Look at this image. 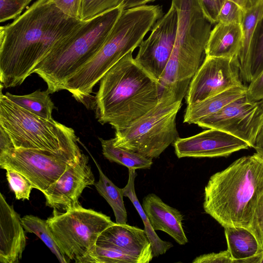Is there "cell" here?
I'll return each instance as SVG.
<instances>
[{
	"label": "cell",
	"instance_id": "cell-1",
	"mask_svg": "<svg viewBox=\"0 0 263 263\" xmlns=\"http://www.w3.org/2000/svg\"><path fill=\"white\" fill-rule=\"evenodd\" d=\"M83 21L69 17L51 0H37L0 28V81L3 88L21 85L58 42Z\"/></svg>",
	"mask_w": 263,
	"mask_h": 263
},
{
	"label": "cell",
	"instance_id": "cell-2",
	"mask_svg": "<svg viewBox=\"0 0 263 263\" xmlns=\"http://www.w3.org/2000/svg\"><path fill=\"white\" fill-rule=\"evenodd\" d=\"M161 91L160 82L136 62L130 52L100 81L93 103L96 118L116 130L125 128L158 104Z\"/></svg>",
	"mask_w": 263,
	"mask_h": 263
},
{
	"label": "cell",
	"instance_id": "cell-3",
	"mask_svg": "<svg viewBox=\"0 0 263 263\" xmlns=\"http://www.w3.org/2000/svg\"><path fill=\"white\" fill-rule=\"evenodd\" d=\"M263 194V157H241L211 176L204 187L203 209L223 228L248 229Z\"/></svg>",
	"mask_w": 263,
	"mask_h": 263
},
{
	"label": "cell",
	"instance_id": "cell-4",
	"mask_svg": "<svg viewBox=\"0 0 263 263\" xmlns=\"http://www.w3.org/2000/svg\"><path fill=\"white\" fill-rule=\"evenodd\" d=\"M162 14L158 5L123 10L102 47L67 79L64 90L77 101L88 105L94 86L115 64L139 46Z\"/></svg>",
	"mask_w": 263,
	"mask_h": 263
},
{
	"label": "cell",
	"instance_id": "cell-5",
	"mask_svg": "<svg viewBox=\"0 0 263 263\" xmlns=\"http://www.w3.org/2000/svg\"><path fill=\"white\" fill-rule=\"evenodd\" d=\"M123 10L118 6L83 21L52 47L34 70L50 93L64 90L67 79L100 49Z\"/></svg>",
	"mask_w": 263,
	"mask_h": 263
},
{
	"label": "cell",
	"instance_id": "cell-6",
	"mask_svg": "<svg viewBox=\"0 0 263 263\" xmlns=\"http://www.w3.org/2000/svg\"><path fill=\"white\" fill-rule=\"evenodd\" d=\"M191 80L162 87L158 104L128 127L116 130L115 146L148 159L158 158L179 138L176 119Z\"/></svg>",
	"mask_w": 263,
	"mask_h": 263
},
{
	"label": "cell",
	"instance_id": "cell-7",
	"mask_svg": "<svg viewBox=\"0 0 263 263\" xmlns=\"http://www.w3.org/2000/svg\"><path fill=\"white\" fill-rule=\"evenodd\" d=\"M0 88V128L8 136L12 148L51 152L81 150L72 128L24 109L2 93L3 87Z\"/></svg>",
	"mask_w": 263,
	"mask_h": 263
},
{
	"label": "cell",
	"instance_id": "cell-8",
	"mask_svg": "<svg viewBox=\"0 0 263 263\" xmlns=\"http://www.w3.org/2000/svg\"><path fill=\"white\" fill-rule=\"evenodd\" d=\"M178 13V27L170 59L159 82L162 87L191 80L200 63L212 24L199 0H172Z\"/></svg>",
	"mask_w": 263,
	"mask_h": 263
},
{
	"label": "cell",
	"instance_id": "cell-9",
	"mask_svg": "<svg viewBox=\"0 0 263 263\" xmlns=\"http://www.w3.org/2000/svg\"><path fill=\"white\" fill-rule=\"evenodd\" d=\"M47 221L61 252L76 263L96 245L101 233L115 223L109 216L80 204L64 213L54 209Z\"/></svg>",
	"mask_w": 263,
	"mask_h": 263
},
{
	"label": "cell",
	"instance_id": "cell-10",
	"mask_svg": "<svg viewBox=\"0 0 263 263\" xmlns=\"http://www.w3.org/2000/svg\"><path fill=\"white\" fill-rule=\"evenodd\" d=\"M83 154L81 150L51 152L12 148L0 152V167L18 172L31 182L34 189L43 192Z\"/></svg>",
	"mask_w": 263,
	"mask_h": 263
},
{
	"label": "cell",
	"instance_id": "cell-11",
	"mask_svg": "<svg viewBox=\"0 0 263 263\" xmlns=\"http://www.w3.org/2000/svg\"><path fill=\"white\" fill-rule=\"evenodd\" d=\"M196 124L202 128L226 132L254 147L263 124V100L250 101L245 95L202 118Z\"/></svg>",
	"mask_w": 263,
	"mask_h": 263
},
{
	"label": "cell",
	"instance_id": "cell-12",
	"mask_svg": "<svg viewBox=\"0 0 263 263\" xmlns=\"http://www.w3.org/2000/svg\"><path fill=\"white\" fill-rule=\"evenodd\" d=\"M238 58L206 57L191 79L187 105L203 101L229 88L244 85Z\"/></svg>",
	"mask_w": 263,
	"mask_h": 263
},
{
	"label": "cell",
	"instance_id": "cell-13",
	"mask_svg": "<svg viewBox=\"0 0 263 263\" xmlns=\"http://www.w3.org/2000/svg\"><path fill=\"white\" fill-rule=\"evenodd\" d=\"M178 13L173 3L154 24L149 36L139 45L136 62L158 81L168 64L174 46Z\"/></svg>",
	"mask_w": 263,
	"mask_h": 263
},
{
	"label": "cell",
	"instance_id": "cell-14",
	"mask_svg": "<svg viewBox=\"0 0 263 263\" xmlns=\"http://www.w3.org/2000/svg\"><path fill=\"white\" fill-rule=\"evenodd\" d=\"M84 153L61 177L42 193L46 205L65 211L79 204V198L85 188L94 185L95 179Z\"/></svg>",
	"mask_w": 263,
	"mask_h": 263
},
{
	"label": "cell",
	"instance_id": "cell-15",
	"mask_svg": "<svg viewBox=\"0 0 263 263\" xmlns=\"http://www.w3.org/2000/svg\"><path fill=\"white\" fill-rule=\"evenodd\" d=\"M187 138H178L174 143L178 158L227 157L250 147L245 141L221 130L208 128Z\"/></svg>",
	"mask_w": 263,
	"mask_h": 263
},
{
	"label": "cell",
	"instance_id": "cell-16",
	"mask_svg": "<svg viewBox=\"0 0 263 263\" xmlns=\"http://www.w3.org/2000/svg\"><path fill=\"white\" fill-rule=\"evenodd\" d=\"M96 245L115 249L136 259L138 263H148L154 257L145 230L127 223L115 222L108 227L101 233Z\"/></svg>",
	"mask_w": 263,
	"mask_h": 263
},
{
	"label": "cell",
	"instance_id": "cell-17",
	"mask_svg": "<svg viewBox=\"0 0 263 263\" xmlns=\"http://www.w3.org/2000/svg\"><path fill=\"white\" fill-rule=\"evenodd\" d=\"M18 214L0 194V262L18 263L25 249L26 237Z\"/></svg>",
	"mask_w": 263,
	"mask_h": 263
},
{
	"label": "cell",
	"instance_id": "cell-18",
	"mask_svg": "<svg viewBox=\"0 0 263 263\" xmlns=\"http://www.w3.org/2000/svg\"><path fill=\"white\" fill-rule=\"evenodd\" d=\"M142 206L155 231L166 233L180 245L188 242L182 226L183 215L179 210L164 203L154 193L143 198Z\"/></svg>",
	"mask_w": 263,
	"mask_h": 263
},
{
	"label": "cell",
	"instance_id": "cell-19",
	"mask_svg": "<svg viewBox=\"0 0 263 263\" xmlns=\"http://www.w3.org/2000/svg\"><path fill=\"white\" fill-rule=\"evenodd\" d=\"M242 41L241 25L218 22L210 32L205 49V57L238 58Z\"/></svg>",
	"mask_w": 263,
	"mask_h": 263
},
{
	"label": "cell",
	"instance_id": "cell-20",
	"mask_svg": "<svg viewBox=\"0 0 263 263\" xmlns=\"http://www.w3.org/2000/svg\"><path fill=\"white\" fill-rule=\"evenodd\" d=\"M247 89L245 85L234 87L199 102L187 105L183 122L197 124L202 118L218 111L229 103L246 95Z\"/></svg>",
	"mask_w": 263,
	"mask_h": 263
},
{
	"label": "cell",
	"instance_id": "cell-21",
	"mask_svg": "<svg viewBox=\"0 0 263 263\" xmlns=\"http://www.w3.org/2000/svg\"><path fill=\"white\" fill-rule=\"evenodd\" d=\"M228 250L233 263L263 251L254 234L247 228L240 227L224 228Z\"/></svg>",
	"mask_w": 263,
	"mask_h": 263
},
{
	"label": "cell",
	"instance_id": "cell-22",
	"mask_svg": "<svg viewBox=\"0 0 263 263\" xmlns=\"http://www.w3.org/2000/svg\"><path fill=\"white\" fill-rule=\"evenodd\" d=\"M137 176L136 170L128 169V178L126 185L122 188L124 196L129 199L139 213L144 226V230L151 243L154 257H158L165 254L173 247V244L168 241L162 240L157 235L153 229L151 223L140 204L135 189V180Z\"/></svg>",
	"mask_w": 263,
	"mask_h": 263
},
{
	"label": "cell",
	"instance_id": "cell-23",
	"mask_svg": "<svg viewBox=\"0 0 263 263\" xmlns=\"http://www.w3.org/2000/svg\"><path fill=\"white\" fill-rule=\"evenodd\" d=\"M93 159L99 174V179L94 184L97 191L112 208L116 223L126 224L127 215L124 203L122 189L117 187L104 174L100 165L93 158Z\"/></svg>",
	"mask_w": 263,
	"mask_h": 263
},
{
	"label": "cell",
	"instance_id": "cell-24",
	"mask_svg": "<svg viewBox=\"0 0 263 263\" xmlns=\"http://www.w3.org/2000/svg\"><path fill=\"white\" fill-rule=\"evenodd\" d=\"M102 154L110 162H116L127 167L128 169H149L153 161L136 152L115 146L113 138H100Z\"/></svg>",
	"mask_w": 263,
	"mask_h": 263
},
{
	"label": "cell",
	"instance_id": "cell-25",
	"mask_svg": "<svg viewBox=\"0 0 263 263\" xmlns=\"http://www.w3.org/2000/svg\"><path fill=\"white\" fill-rule=\"evenodd\" d=\"M47 89H40L24 95H15L6 92L5 95L12 102L30 112L45 119L52 118L54 105Z\"/></svg>",
	"mask_w": 263,
	"mask_h": 263
},
{
	"label": "cell",
	"instance_id": "cell-26",
	"mask_svg": "<svg viewBox=\"0 0 263 263\" xmlns=\"http://www.w3.org/2000/svg\"><path fill=\"white\" fill-rule=\"evenodd\" d=\"M263 70V13L258 20L250 43L245 75L242 79L250 83Z\"/></svg>",
	"mask_w": 263,
	"mask_h": 263
},
{
	"label": "cell",
	"instance_id": "cell-27",
	"mask_svg": "<svg viewBox=\"0 0 263 263\" xmlns=\"http://www.w3.org/2000/svg\"><path fill=\"white\" fill-rule=\"evenodd\" d=\"M263 13V0L255 7L245 11L241 24L242 32V46L238 58L240 66V72L243 79L246 69L247 58L250 43L256 24Z\"/></svg>",
	"mask_w": 263,
	"mask_h": 263
},
{
	"label": "cell",
	"instance_id": "cell-28",
	"mask_svg": "<svg viewBox=\"0 0 263 263\" xmlns=\"http://www.w3.org/2000/svg\"><path fill=\"white\" fill-rule=\"evenodd\" d=\"M26 232L35 234L41 239L61 263H67V258L61 252L57 245L47 220L32 215H26L21 218Z\"/></svg>",
	"mask_w": 263,
	"mask_h": 263
},
{
	"label": "cell",
	"instance_id": "cell-29",
	"mask_svg": "<svg viewBox=\"0 0 263 263\" xmlns=\"http://www.w3.org/2000/svg\"><path fill=\"white\" fill-rule=\"evenodd\" d=\"M138 263V261L115 249L96 245L78 263Z\"/></svg>",
	"mask_w": 263,
	"mask_h": 263
},
{
	"label": "cell",
	"instance_id": "cell-30",
	"mask_svg": "<svg viewBox=\"0 0 263 263\" xmlns=\"http://www.w3.org/2000/svg\"><path fill=\"white\" fill-rule=\"evenodd\" d=\"M122 0H83L80 19L86 21L118 7Z\"/></svg>",
	"mask_w": 263,
	"mask_h": 263
},
{
	"label": "cell",
	"instance_id": "cell-31",
	"mask_svg": "<svg viewBox=\"0 0 263 263\" xmlns=\"http://www.w3.org/2000/svg\"><path fill=\"white\" fill-rule=\"evenodd\" d=\"M6 178L17 200H29L32 189L31 182L24 175L15 171L6 169Z\"/></svg>",
	"mask_w": 263,
	"mask_h": 263
},
{
	"label": "cell",
	"instance_id": "cell-32",
	"mask_svg": "<svg viewBox=\"0 0 263 263\" xmlns=\"http://www.w3.org/2000/svg\"><path fill=\"white\" fill-rule=\"evenodd\" d=\"M245 11L232 0H225L218 15V22L241 25Z\"/></svg>",
	"mask_w": 263,
	"mask_h": 263
},
{
	"label": "cell",
	"instance_id": "cell-33",
	"mask_svg": "<svg viewBox=\"0 0 263 263\" xmlns=\"http://www.w3.org/2000/svg\"><path fill=\"white\" fill-rule=\"evenodd\" d=\"M32 0H0V22L16 18Z\"/></svg>",
	"mask_w": 263,
	"mask_h": 263
},
{
	"label": "cell",
	"instance_id": "cell-34",
	"mask_svg": "<svg viewBox=\"0 0 263 263\" xmlns=\"http://www.w3.org/2000/svg\"><path fill=\"white\" fill-rule=\"evenodd\" d=\"M248 229L255 236L263 251V194L257 202Z\"/></svg>",
	"mask_w": 263,
	"mask_h": 263
},
{
	"label": "cell",
	"instance_id": "cell-35",
	"mask_svg": "<svg viewBox=\"0 0 263 263\" xmlns=\"http://www.w3.org/2000/svg\"><path fill=\"white\" fill-rule=\"evenodd\" d=\"M83 0H51L53 4L66 15L78 20L80 19V13Z\"/></svg>",
	"mask_w": 263,
	"mask_h": 263
},
{
	"label": "cell",
	"instance_id": "cell-36",
	"mask_svg": "<svg viewBox=\"0 0 263 263\" xmlns=\"http://www.w3.org/2000/svg\"><path fill=\"white\" fill-rule=\"evenodd\" d=\"M203 13L212 24L218 23V15L225 0H199Z\"/></svg>",
	"mask_w": 263,
	"mask_h": 263
},
{
	"label": "cell",
	"instance_id": "cell-37",
	"mask_svg": "<svg viewBox=\"0 0 263 263\" xmlns=\"http://www.w3.org/2000/svg\"><path fill=\"white\" fill-rule=\"evenodd\" d=\"M246 96L250 101L263 100V70L250 82Z\"/></svg>",
	"mask_w": 263,
	"mask_h": 263
},
{
	"label": "cell",
	"instance_id": "cell-38",
	"mask_svg": "<svg viewBox=\"0 0 263 263\" xmlns=\"http://www.w3.org/2000/svg\"><path fill=\"white\" fill-rule=\"evenodd\" d=\"M193 263H233V260L229 251L218 253H211L196 257Z\"/></svg>",
	"mask_w": 263,
	"mask_h": 263
},
{
	"label": "cell",
	"instance_id": "cell-39",
	"mask_svg": "<svg viewBox=\"0 0 263 263\" xmlns=\"http://www.w3.org/2000/svg\"><path fill=\"white\" fill-rule=\"evenodd\" d=\"M155 1V0H122L119 6L124 10L145 5V4L147 3Z\"/></svg>",
	"mask_w": 263,
	"mask_h": 263
},
{
	"label": "cell",
	"instance_id": "cell-40",
	"mask_svg": "<svg viewBox=\"0 0 263 263\" xmlns=\"http://www.w3.org/2000/svg\"><path fill=\"white\" fill-rule=\"evenodd\" d=\"M246 11L257 6L261 0H232Z\"/></svg>",
	"mask_w": 263,
	"mask_h": 263
},
{
	"label": "cell",
	"instance_id": "cell-41",
	"mask_svg": "<svg viewBox=\"0 0 263 263\" xmlns=\"http://www.w3.org/2000/svg\"><path fill=\"white\" fill-rule=\"evenodd\" d=\"M256 153L263 157V124L256 137L254 147Z\"/></svg>",
	"mask_w": 263,
	"mask_h": 263
},
{
	"label": "cell",
	"instance_id": "cell-42",
	"mask_svg": "<svg viewBox=\"0 0 263 263\" xmlns=\"http://www.w3.org/2000/svg\"><path fill=\"white\" fill-rule=\"evenodd\" d=\"M262 252L251 257L238 260L236 263H260Z\"/></svg>",
	"mask_w": 263,
	"mask_h": 263
},
{
	"label": "cell",
	"instance_id": "cell-43",
	"mask_svg": "<svg viewBox=\"0 0 263 263\" xmlns=\"http://www.w3.org/2000/svg\"><path fill=\"white\" fill-rule=\"evenodd\" d=\"M260 263H263V252H262V258H261V259L260 261Z\"/></svg>",
	"mask_w": 263,
	"mask_h": 263
}]
</instances>
